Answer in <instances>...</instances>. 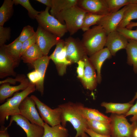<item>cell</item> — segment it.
<instances>
[{
  "mask_svg": "<svg viewBox=\"0 0 137 137\" xmlns=\"http://www.w3.org/2000/svg\"><path fill=\"white\" fill-rule=\"evenodd\" d=\"M14 4L16 5L20 4L28 11L29 15L32 19H35L40 13L41 11L35 10L31 5L29 0H13Z\"/></svg>",
  "mask_w": 137,
  "mask_h": 137,
  "instance_id": "obj_33",
  "label": "cell"
},
{
  "mask_svg": "<svg viewBox=\"0 0 137 137\" xmlns=\"http://www.w3.org/2000/svg\"><path fill=\"white\" fill-rule=\"evenodd\" d=\"M110 117L111 137H132L133 130L137 126V122L130 124L124 115L111 113Z\"/></svg>",
  "mask_w": 137,
  "mask_h": 137,
  "instance_id": "obj_6",
  "label": "cell"
},
{
  "mask_svg": "<svg viewBox=\"0 0 137 137\" xmlns=\"http://www.w3.org/2000/svg\"><path fill=\"white\" fill-rule=\"evenodd\" d=\"M137 98V91L136 92L132 100L129 102L130 103L133 104L134 101Z\"/></svg>",
  "mask_w": 137,
  "mask_h": 137,
  "instance_id": "obj_47",
  "label": "cell"
},
{
  "mask_svg": "<svg viewBox=\"0 0 137 137\" xmlns=\"http://www.w3.org/2000/svg\"><path fill=\"white\" fill-rule=\"evenodd\" d=\"M13 0H5L0 8V26H3L9 20L13 12Z\"/></svg>",
  "mask_w": 137,
  "mask_h": 137,
  "instance_id": "obj_29",
  "label": "cell"
},
{
  "mask_svg": "<svg viewBox=\"0 0 137 137\" xmlns=\"http://www.w3.org/2000/svg\"><path fill=\"white\" fill-rule=\"evenodd\" d=\"M126 116L132 115V117L130 118V121L132 122H137V101L136 103L131 107L125 115Z\"/></svg>",
  "mask_w": 137,
  "mask_h": 137,
  "instance_id": "obj_38",
  "label": "cell"
},
{
  "mask_svg": "<svg viewBox=\"0 0 137 137\" xmlns=\"http://www.w3.org/2000/svg\"><path fill=\"white\" fill-rule=\"evenodd\" d=\"M78 0H52L50 14L55 18L61 12L77 5Z\"/></svg>",
  "mask_w": 137,
  "mask_h": 137,
  "instance_id": "obj_24",
  "label": "cell"
},
{
  "mask_svg": "<svg viewBox=\"0 0 137 137\" xmlns=\"http://www.w3.org/2000/svg\"><path fill=\"white\" fill-rule=\"evenodd\" d=\"M8 128L4 125H1L0 128V137H10L8 131Z\"/></svg>",
  "mask_w": 137,
  "mask_h": 137,
  "instance_id": "obj_43",
  "label": "cell"
},
{
  "mask_svg": "<svg viewBox=\"0 0 137 137\" xmlns=\"http://www.w3.org/2000/svg\"><path fill=\"white\" fill-rule=\"evenodd\" d=\"M88 128L94 132L103 135L111 136L110 123H107L93 120H87Z\"/></svg>",
  "mask_w": 137,
  "mask_h": 137,
  "instance_id": "obj_27",
  "label": "cell"
},
{
  "mask_svg": "<svg viewBox=\"0 0 137 137\" xmlns=\"http://www.w3.org/2000/svg\"><path fill=\"white\" fill-rule=\"evenodd\" d=\"M36 90V85L30 82L26 89L20 92L14 93L12 97L7 99L4 103L0 105V126L4 125L9 116L20 114L19 107L21 103Z\"/></svg>",
  "mask_w": 137,
  "mask_h": 137,
  "instance_id": "obj_3",
  "label": "cell"
},
{
  "mask_svg": "<svg viewBox=\"0 0 137 137\" xmlns=\"http://www.w3.org/2000/svg\"><path fill=\"white\" fill-rule=\"evenodd\" d=\"M128 40L117 31L107 35L105 46L108 48L112 56H115L119 50L125 49Z\"/></svg>",
  "mask_w": 137,
  "mask_h": 137,
  "instance_id": "obj_16",
  "label": "cell"
},
{
  "mask_svg": "<svg viewBox=\"0 0 137 137\" xmlns=\"http://www.w3.org/2000/svg\"><path fill=\"white\" fill-rule=\"evenodd\" d=\"M83 114L87 120H93L110 123V117L105 115L98 110L85 107L82 109Z\"/></svg>",
  "mask_w": 137,
  "mask_h": 137,
  "instance_id": "obj_25",
  "label": "cell"
},
{
  "mask_svg": "<svg viewBox=\"0 0 137 137\" xmlns=\"http://www.w3.org/2000/svg\"><path fill=\"white\" fill-rule=\"evenodd\" d=\"M11 29L9 27H4L0 26V46L5 44L10 38Z\"/></svg>",
  "mask_w": 137,
  "mask_h": 137,
  "instance_id": "obj_36",
  "label": "cell"
},
{
  "mask_svg": "<svg viewBox=\"0 0 137 137\" xmlns=\"http://www.w3.org/2000/svg\"><path fill=\"white\" fill-rule=\"evenodd\" d=\"M105 15H101L87 12L84 17L81 28L85 32L90 28L92 26L97 24L101 19Z\"/></svg>",
  "mask_w": 137,
  "mask_h": 137,
  "instance_id": "obj_31",
  "label": "cell"
},
{
  "mask_svg": "<svg viewBox=\"0 0 137 137\" xmlns=\"http://www.w3.org/2000/svg\"><path fill=\"white\" fill-rule=\"evenodd\" d=\"M50 8L46 7L44 10L41 11L35 19L39 26L61 38L68 32L66 27L65 24L61 23L49 13Z\"/></svg>",
  "mask_w": 137,
  "mask_h": 137,
  "instance_id": "obj_5",
  "label": "cell"
},
{
  "mask_svg": "<svg viewBox=\"0 0 137 137\" xmlns=\"http://www.w3.org/2000/svg\"><path fill=\"white\" fill-rule=\"evenodd\" d=\"M36 33L32 37L23 43L20 53L21 57L28 49L36 43Z\"/></svg>",
  "mask_w": 137,
  "mask_h": 137,
  "instance_id": "obj_37",
  "label": "cell"
},
{
  "mask_svg": "<svg viewBox=\"0 0 137 137\" xmlns=\"http://www.w3.org/2000/svg\"><path fill=\"white\" fill-rule=\"evenodd\" d=\"M36 33V44L44 56H47L51 48L56 45L60 38L49 32L39 26Z\"/></svg>",
  "mask_w": 137,
  "mask_h": 137,
  "instance_id": "obj_10",
  "label": "cell"
},
{
  "mask_svg": "<svg viewBox=\"0 0 137 137\" xmlns=\"http://www.w3.org/2000/svg\"><path fill=\"white\" fill-rule=\"evenodd\" d=\"M83 60L85 63L84 71L83 77L81 80L85 88L93 91L96 88L98 83L95 70L87 55L84 57Z\"/></svg>",
  "mask_w": 137,
  "mask_h": 137,
  "instance_id": "obj_17",
  "label": "cell"
},
{
  "mask_svg": "<svg viewBox=\"0 0 137 137\" xmlns=\"http://www.w3.org/2000/svg\"><path fill=\"white\" fill-rule=\"evenodd\" d=\"M43 127L42 137H69L68 129L61 124L51 126L45 123Z\"/></svg>",
  "mask_w": 137,
  "mask_h": 137,
  "instance_id": "obj_22",
  "label": "cell"
},
{
  "mask_svg": "<svg viewBox=\"0 0 137 137\" xmlns=\"http://www.w3.org/2000/svg\"><path fill=\"white\" fill-rule=\"evenodd\" d=\"M128 42L125 48L127 55V63L132 66L133 71L137 73V41L128 40Z\"/></svg>",
  "mask_w": 137,
  "mask_h": 137,
  "instance_id": "obj_23",
  "label": "cell"
},
{
  "mask_svg": "<svg viewBox=\"0 0 137 137\" xmlns=\"http://www.w3.org/2000/svg\"><path fill=\"white\" fill-rule=\"evenodd\" d=\"M29 121L20 114L13 115L11 116L7 127L8 128L14 122L24 131L26 137H42L44 132L43 127L30 123Z\"/></svg>",
  "mask_w": 137,
  "mask_h": 137,
  "instance_id": "obj_11",
  "label": "cell"
},
{
  "mask_svg": "<svg viewBox=\"0 0 137 137\" xmlns=\"http://www.w3.org/2000/svg\"><path fill=\"white\" fill-rule=\"evenodd\" d=\"M37 1L46 5L51 8L52 6V0H36Z\"/></svg>",
  "mask_w": 137,
  "mask_h": 137,
  "instance_id": "obj_44",
  "label": "cell"
},
{
  "mask_svg": "<svg viewBox=\"0 0 137 137\" xmlns=\"http://www.w3.org/2000/svg\"><path fill=\"white\" fill-rule=\"evenodd\" d=\"M112 56L109 49L106 47L96 53L89 58L90 62L97 71L98 83H100L101 81V70L103 63L107 59L111 58Z\"/></svg>",
  "mask_w": 137,
  "mask_h": 137,
  "instance_id": "obj_18",
  "label": "cell"
},
{
  "mask_svg": "<svg viewBox=\"0 0 137 137\" xmlns=\"http://www.w3.org/2000/svg\"><path fill=\"white\" fill-rule=\"evenodd\" d=\"M133 105L129 102L120 103L103 102L101 104V106L106 109V113L118 115H125Z\"/></svg>",
  "mask_w": 137,
  "mask_h": 137,
  "instance_id": "obj_21",
  "label": "cell"
},
{
  "mask_svg": "<svg viewBox=\"0 0 137 137\" xmlns=\"http://www.w3.org/2000/svg\"><path fill=\"white\" fill-rule=\"evenodd\" d=\"M35 105V102L30 97H27L19 106L20 114L27 119L31 123L43 127L45 122L40 116Z\"/></svg>",
  "mask_w": 137,
  "mask_h": 137,
  "instance_id": "obj_12",
  "label": "cell"
},
{
  "mask_svg": "<svg viewBox=\"0 0 137 137\" xmlns=\"http://www.w3.org/2000/svg\"><path fill=\"white\" fill-rule=\"evenodd\" d=\"M19 61L13 58L7 52L4 45L0 48V77L1 78L6 76H15L14 68L19 64Z\"/></svg>",
  "mask_w": 137,
  "mask_h": 137,
  "instance_id": "obj_13",
  "label": "cell"
},
{
  "mask_svg": "<svg viewBox=\"0 0 137 137\" xmlns=\"http://www.w3.org/2000/svg\"><path fill=\"white\" fill-rule=\"evenodd\" d=\"M107 36L104 29L99 25L84 32L81 41L87 55L90 57L103 48Z\"/></svg>",
  "mask_w": 137,
  "mask_h": 137,
  "instance_id": "obj_2",
  "label": "cell"
},
{
  "mask_svg": "<svg viewBox=\"0 0 137 137\" xmlns=\"http://www.w3.org/2000/svg\"><path fill=\"white\" fill-rule=\"evenodd\" d=\"M109 13L117 12L123 7L137 4V0H105Z\"/></svg>",
  "mask_w": 137,
  "mask_h": 137,
  "instance_id": "obj_30",
  "label": "cell"
},
{
  "mask_svg": "<svg viewBox=\"0 0 137 137\" xmlns=\"http://www.w3.org/2000/svg\"><path fill=\"white\" fill-rule=\"evenodd\" d=\"M87 12L77 5L61 12L55 18L66 25L68 31L72 36L81 29L84 17Z\"/></svg>",
  "mask_w": 137,
  "mask_h": 137,
  "instance_id": "obj_4",
  "label": "cell"
},
{
  "mask_svg": "<svg viewBox=\"0 0 137 137\" xmlns=\"http://www.w3.org/2000/svg\"><path fill=\"white\" fill-rule=\"evenodd\" d=\"M30 84L27 78L20 82L18 85L10 86L8 83H3L0 87V103L4 102L6 99L11 96L15 93L26 89Z\"/></svg>",
  "mask_w": 137,
  "mask_h": 137,
  "instance_id": "obj_20",
  "label": "cell"
},
{
  "mask_svg": "<svg viewBox=\"0 0 137 137\" xmlns=\"http://www.w3.org/2000/svg\"><path fill=\"white\" fill-rule=\"evenodd\" d=\"M43 56L41 49L35 43L24 53L21 56V59L24 62L31 64Z\"/></svg>",
  "mask_w": 137,
  "mask_h": 137,
  "instance_id": "obj_26",
  "label": "cell"
},
{
  "mask_svg": "<svg viewBox=\"0 0 137 137\" xmlns=\"http://www.w3.org/2000/svg\"><path fill=\"white\" fill-rule=\"evenodd\" d=\"M58 106L62 109L61 125L65 127L67 122L70 123L76 132L74 137H80L88 128L87 120L82 112L84 105L80 102H69Z\"/></svg>",
  "mask_w": 137,
  "mask_h": 137,
  "instance_id": "obj_1",
  "label": "cell"
},
{
  "mask_svg": "<svg viewBox=\"0 0 137 137\" xmlns=\"http://www.w3.org/2000/svg\"><path fill=\"white\" fill-rule=\"evenodd\" d=\"M36 33L33 27L27 25L23 27L19 36L16 39L23 43L33 36Z\"/></svg>",
  "mask_w": 137,
  "mask_h": 137,
  "instance_id": "obj_34",
  "label": "cell"
},
{
  "mask_svg": "<svg viewBox=\"0 0 137 137\" xmlns=\"http://www.w3.org/2000/svg\"><path fill=\"white\" fill-rule=\"evenodd\" d=\"M50 60L49 56L47 55L43 56L31 64L35 70L37 71L39 74L40 80L36 85V90L40 93L42 96L44 94L45 75Z\"/></svg>",
  "mask_w": 137,
  "mask_h": 137,
  "instance_id": "obj_19",
  "label": "cell"
},
{
  "mask_svg": "<svg viewBox=\"0 0 137 137\" xmlns=\"http://www.w3.org/2000/svg\"><path fill=\"white\" fill-rule=\"evenodd\" d=\"M136 19H137V4L127 5L117 28H125L132 20Z\"/></svg>",
  "mask_w": 137,
  "mask_h": 137,
  "instance_id": "obj_28",
  "label": "cell"
},
{
  "mask_svg": "<svg viewBox=\"0 0 137 137\" xmlns=\"http://www.w3.org/2000/svg\"><path fill=\"white\" fill-rule=\"evenodd\" d=\"M80 137H90L85 132H83Z\"/></svg>",
  "mask_w": 137,
  "mask_h": 137,
  "instance_id": "obj_48",
  "label": "cell"
},
{
  "mask_svg": "<svg viewBox=\"0 0 137 137\" xmlns=\"http://www.w3.org/2000/svg\"><path fill=\"white\" fill-rule=\"evenodd\" d=\"M127 6L117 12L109 13L105 15L98 22L97 25L102 27L107 35L111 32L116 31L122 19Z\"/></svg>",
  "mask_w": 137,
  "mask_h": 137,
  "instance_id": "obj_14",
  "label": "cell"
},
{
  "mask_svg": "<svg viewBox=\"0 0 137 137\" xmlns=\"http://www.w3.org/2000/svg\"><path fill=\"white\" fill-rule=\"evenodd\" d=\"M27 77L30 82L31 83L35 84L36 85L39 82L40 77L38 72L36 70L29 73L27 74Z\"/></svg>",
  "mask_w": 137,
  "mask_h": 137,
  "instance_id": "obj_39",
  "label": "cell"
},
{
  "mask_svg": "<svg viewBox=\"0 0 137 137\" xmlns=\"http://www.w3.org/2000/svg\"><path fill=\"white\" fill-rule=\"evenodd\" d=\"M116 31L121 34L128 40L137 41V28L135 30L124 28H118Z\"/></svg>",
  "mask_w": 137,
  "mask_h": 137,
  "instance_id": "obj_35",
  "label": "cell"
},
{
  "mask_svg": "<svg viewBox=\"0 0 137 137\" xmlns=\"http://www.w3.org/2000/svg\"><path fill=\"white\" fill-rule=\"evenodd\" d=\"M23 43L15 39L11 43L4 46L8 53L14 58L20 60V53Z\"/></svg>",
  "mask_w": 137,
  "mask_h": 137,
  "instance_id": "obj_32",
  "label": "cell"
},
{
  "mask_svg": "<svg viewBox=\"0 0 137 137\" xmlns=\"http://www.w3.org/2000/svg\"><path fill=\"white\" fill-rule=\"evenodd\" d=\"M85 132L90 137H111L97 133L88 128L86 129Z\"/></svg>",
  "mask_w": 137,
  "mask_h": 137,
  "instance_id": "obj_42",
  "label": "cell"
},
{
  "mask_svg": "<svg viewBox=\"0 0 137 137\" xmlns=\"http://www.w3.org/2000/svg\"><path fill=\"white\" fill-rule=\"evenodd\" d=\"M67 58L71 63L83 60L87 55L81 41L79 38L70 36L65 40Z\"/></svg>",
  "mask_w": 137,
  "mask_h": 137,
  "instance_id": "obj_9",
  "label": "cell"
},
{
  "mask_svg": "<svg viewBox=\"0 0 137 137\" xmlns=\"http://www.w3.org/2000/svg\"><path fill=\"white\" fill-rule=\"evenodd\" d=\"M56 45L54 51L49 57L56 65L59 74L62 76L66 72L67 66L72 63L67 58L65 40L61 39Z\"/></svg>",
  "mask_w": 137,
  "mask_h": 137,
  "instance_id": "obj_8",
  "label": "cell"
},
{
  "mask_svg": "<svg viewBox=\"0 0 137 137\" xmlns=\"http://www.w3.org/2000/svg\"><path fill=\"white\" fill-rule=\"evenodd\" d=\"M137 27V22H131L126 27L127 28L131 29L133 27Z\"/></svg>",
  "mask_w": 137,
  "mask_h": 137,
  "instance_id": "obj_45",
  "label": "cell"
},
{
  "mask_svg": "<svg viewBox=\"0 0 137 137\" xmlns=\"http://www.w3.org/2000/svg\"><path fill=\"white\" fill-rule=\"evenodd\" d=\"M25 78L24 75H21L18 76L15 79L12 78H8L3 81H0V84H1L5 83L8 82L11 84H15L16 82H21Z\"/></svg>",
  "mask_w": 137,
  "mask_h": 137,
  "instance_id": "obj_41",
  "label": "cell"
},
{
  "mask_svg": "<svg viewBox=\"0 0 137 137\" xmlns=\"http://www.w3.org/2000/svg\"><path fill=\"white\" fill-rule=\"evenodd\" d=\"M30 97L35 102L39 114L45 123L51 126L61 124L62 111L60 107L52 109L35 95H32Z\"/></svg>",
  "mask_w": 137,
  "mask_h": 137,
  "instance_id": "obj_7",
  "label": "cell"
},
{
  "mask_svg": "<svg viewBox=\"0 0 137 137\" xmlns=\"http://www.w3.org/2000/svg\"><path fill=\"white\" fill-rule=\"evenodd\" d=\"M78 66L77 68L76 72L77 74L78 77L81 79L83 76L85 63L83 60L79 61L77 63Z\"/></svg>",
  "mask_w": 137,
  "mask_h": 137,
  "instance_id": "obj_40",
  "label": "cell"
},
{
  "mask_svg": "<svg viewBox=\"0 0 137 137\" xmlns=\"http://www.w3.org/2000/svg\"><path fill=\"white\" fill-rule=\"evenodd\" d=\"M132 137H137V126L134 129L132 133Z\"/></svg>",
  "mask_w": 137,
  "mask_h": 137,
  "instance_id": "obj_46",
  "label": "cell"
},
{
  "mask_svg": "<svg viewBox=\"0 0 137 137\" xmlns=\"http://www.w3.org/2000/svg\"><path fill=\"white\" fill-rule=\"evenodd\" d=\"M77 5L88 12L101 15L109 13L105 0H78Z\"/></svg>",
  "mask_w": 137,
  "mask_h": 137,
  "instance_id": "obj_15",
  "label": "cell"
}]
</instances>
